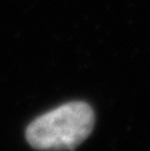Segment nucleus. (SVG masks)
I'll return each mask as SVG.
<instances>
[{"mask_svg": "<svg viewBox=\"0 0 150 151\" xmlns=\"http://www.w3.org/2000/svg\"><path fill=\"white\" fill-rule=\"evenodd\" d=\"M94 125L92 107L71 102L39 117L27 129V141L39 150H71L89 137Z\"/></svg>", "mask_w": 150, "mask_h": 151, "instance_id": "nucleus-1", "label": "nucleus"}]
</instances>
